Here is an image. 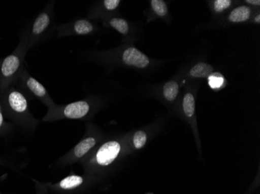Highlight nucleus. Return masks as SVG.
Here are the masks:
<instances>
[{
    "instance_id": "9b49d317",
    "label": "nucleus",
    "mask_w": 260,
    "mask_h": 194,
    "mask_svg": "<svg viewBox=\"0 0 260 194\" xmlns=\"http://www.w3.org/2000/svg\"><path fill=\"white\" fill-rule=\"evenodd\" d=\"M213 71L214 68L211 65L205 62H200L191 68L190 74L196 78H206L210 76L213 73Z\"/></svg>"
},
{
    "instance_id": "f3484780",
    "label": "nucleus",
    "mask_w": 260,
    "mask_h": 194,
    "mask_svg": "<svg viewBox=\"0 0 260 194\" xmlns=\"http://www.w3.org/2000/svg\"><path fill=\"white\" fill-rule=\"evenodd\" d=\"M147 135H146L144 131H138L135 133L134 138H133V141H134V145L137 149H140V148L144 147V145L147 142Z\"/></svg>"
},
{
    "instance_id": "b1692460",
    "label": "nucleus",
    "mask_w": 260,
    "mask_h": 194,
    "mask_svg": "<svg viewBox=\"0 0 260 194\" xmlns=\"http://www.w3.org/2000/svg\"><path fill=\"white\" fill-rule=\"evenodd\" d=\"M0 163H1V162H0Z\"/></svg>"
},
{
    "instance_id": "dca6fc26",
    "label": "nucleus",
    "mask_w": 260,
    "mask_h": 194,
    "mask_svg": "<svg viewBox=\"0 0 260 194\" xmlns=\"http://www.w3.org/2000/svg\"><path fill=\"white\" fill-rule=\"evenodd\" d=\"M152 8L157 15L164 17L168 14V7L162 0H151L150 1Z\"/></svg>"
},
{
    "instance_id": "f257e3e1",
    "label": "nucleus",
    "mask_w": 260,
    "mask_h": 194,
    "mask_svg": "<svg viewBox=\"0 0 260 194\" xmlns=\"http://www.w3.org/2000/svg\"><path fill=\"white\" fill-rule=\"evenodd\" d=\"M0 103L4 117L14 121V123L31 130L37 126V120L29 110L27 99L15 84L0 93Z\"/></svg>"
},
{
    "instance_id": "423d86ee",
    "label": "nucleus",
    "mask_w": 260,
    "mask_h": 194,
    "mask_svg": "<svg viewBox=\"0 0 260 194\" xmlns=\"http://www.w3.org/2000/svg\"><path fill=\"white\" fill-rule=\"evenodd\" d=\"M96 144L97 140L93 137H87L84 138L71 151H69L58 160L59 164L65 166L81 160L82 158H84L93 147L95 146Z\"/></svg>"
},
{
    "instance_id": "4be33fe9",
    "label": "nucleus",
    "mask_w": 260,
    "mask_h": 194,
    "mask_svg": "<svg viewBox=\"0 0 260 194\" xmlns=\"http://www.w3.org/2000/svg\"><path fill=\"white\" fill-rule=\"evenodd\" d=\"M246 3L249 4H252V5L259 6L260 1L259 0H247Z\"/></svg>"
},
{
    "instance_id": "f03ea898",
    "label": "nucleus",
    "mask_w": 260,
    "mask_h": 194,
    "mask_svg": "<svg viewBox=\"0 0 260 194\" xmlns=\"http://www.w3.org/2000/svg\"><path fill=\"white\" fill-rule=\"evenodd\" d=\"M28 49L27 36L23 34L15 50L0 60V93L17 81L24 68L25 57Z\"/></svg>"
},
{
    "instance_id": "7ed1b4c3",
    "label": "nucleus",
    "mask_w": 260,
    "mask_h": 194,
    "mask_svg": "<svg viewBox=\"0 0 260 194\" xmlns=\"http://www.w3.org/2000/svg\"><path fill=\"white\" fill-rule=\"evenodd\" d=\"M14 84L29 100L37 99L48 108L55 104L43 85L31 76L25 68L22 70Z\"/></svg>"
},
{
    "instance_id": "aec40b11",
    "label": "nucleus",
    "mask_w": 260,
    "mask_h": 194,
    "mask_svg": "<svg viewBox=\"0 0 260 194\" xmlns=\"http://www.w3.org/2000/svg\"><path fill=\"white\" fill-rule=\"evenodd\" d=\"M232 5L230 0H217L214 2V10L217 12H222Z\"/></svg>"
},
{
    "instance_id": "9d476101",
    "label": "nucleus",
    "mask_w": 260,
    "mask_h": 194,
    "mask_svg": "<svg viewBox=\"0 0 260 194\" xmlns=\"http://www.w3.org/2000/svg\"><path fill=\"white\" fill-rule=\"evenodd\" d=\"M84 183L83 177L78 175H70L59 181L56 184L53 185L52 187L56 190L70 191L80 187Z\"/></svg>"
},
{
    "instance_id": "39448f33",
    "label": "nucleus",
    "mask_w": 260,
    "mask_h": 194,
    "mask_svg": "<svg viewBox=\"0 0 260 194\" xmlns=\"http://www.w3.org/2000/svg\"><path fill=\"white\" fill-rule=\"evenodd\" d=\"M47 7L39 14L31 24L30 30L25 33L28 41V48L33 47L42 37L50 27L52 23V7Z\"/></svg>"
},
{
    "instance_id": "f8f14e48",
    "label": "nucleus",
    "mask_w": 260,
    "mask_h": 194,
    "mask_svg": "<svg viewBox=\"0 0 260 194\" xmlns=\"http://www.w3.org/2000/svg\"><path fill=\"white\" fill-rule=\"evenodd\" d=\"M251 10L249 7L242 6L235 9L229 16V20L234 23H239L248 20L250 17Z\"/></svg>"
},
{
    "instance_id": "5701e85b",
    "label": "nucleus",
    "mask_w": 260,
    "mask_h": 194,
    "mask_svg": "<svg viewBox=\"0 0 260 194\" xmlns=\"http://www.w3.org/2000/svg\"><path fill=\"white\" fill-rule=\"evenodd\" d=\"M255 21H256L257 23H260V16L259 15L257 16L256 18H255Z\"/></svg>"
},
{
    "instance_id": "ddd939ff",
    "label": "nucleus",
    "mask_w": 260,
    "mask_h": 194,
    "mask_svg": "<svg viewBox=\"0 0 260 194\" xmlns=\"http://www.w3.org/2000/svg\"><path fill=\"white\" fill-rule=\"evenodd\" d=\"M179 85L176 82L170 81L164 86L163 93L165 98L169 101H173L176 98L177 95L179 93Z\"/></svg>"
},
{
    "instance_id": "0eeeda50",
    "label": "nucleus",
    "mask_w": 260,
    "mask_h": 194,
    "mask_svg": "<svg viewBox=\"0 0 260 194\" xmlns=\"http://www.w3.org/2000/svg\"><path fill=\"white\" fill-rule=\"evenodd\" d=\"M121 151V144L119 141H109L102 144L98 150L95 161L100 166H108L114 163Z\"/></svg>"
},
{
    "instance_id": "6ab92c4d",
    "label": "nucleus",
    "mask_w": 260,
    "mask_h": 194,
    "mask_svg": "<svg viewBox=\"0 0 260 194\" xmlns=\"http://www.w3.org/2000/svg\"><path fill=\"white\" fill-rule=\"evenodd\" d=\"M210 87L213 88H219L223 82V76L220 73L212 74L209 78Z\"/></svg>"
},
{
    "instance_id": "a211bd4d",
    "label": "nucleus",
    "mask_w": 260,
    "mask_h": 194,
    "mask_svg": "<svg viewBox=\"0 0 260 194\" xmlns=\"http://www.w3.org/2000/svg\"><path fill=\"white\" fill-rule=\"evenodd\" d=\"M10 129H11V125L6 122L4 113H3L2 106L0 103V137L7 135Z\"/></svg>"
},
{
    "instance_id": "6e6552de",
    "label": "nucleus",
    "mask_w": 260,
    "mask_h": 194,
    "mask_svg": "<svg viewBox=\"0 0 260 194\" xmlns=\"http://www.w3.org/2000/svg\"><path fill=\"white\" fill-rule=\"evenodd\" d=\"M122 61L125 65L144 68L150 63L148 57L134 47H129L122 53Z\"/></svg>"
},
{
    "instance_id": "2eb2a0df",
    "label": "nucleus",
    "mask_w": 260,
    "mask_h": 194,
    "mask_svg": "<svg viewBox=\"0 0 260 194\" xmlns=\"http://www.w3.org/2000/svg\"><path fill=\"white\" fill-rule=\"evenodd\" d=\"M183 110L185 114L188 118L193 116L195 112V99L192 93H187L183 99Z\"/></svg>"
},
{
    "instance_id": "1a4fd4ad",
    "label": "nucleus",
    "mask_w": 260,
    "mask_h": 194,
    "mask_svg": "<svg viewBox=\"0 0 260 194\" xmlns=\"http://www.w3.org/2000/svg\"><path fill=\"white\" fill-rule=\"evenodd\" d=\"M70 30H71L70 33H73L74 34L87 35L93 31V26L88 20H79L74 22L71 27H68L67 25L62 26L58 30V34H61ZM70 33H69V34H70Z\"/></svg>"
},
{
    "instance_id": "20e7f679",
    "label": "nucleus",
    "mask_w": 260,
    "mask_h": 194,
    "mask_svg": "<svg viewBox=\"0 0 260 194\" xmlns=\"http://www.w3.org/2000/svg\"><path fill=\"white\" fill-rule=\"evenodd\" d=\"M90 109V105L85 100L74 102L62 106L55 104L48 108V112L43 121L52 122L60 120L82 119L88 114Z\"/></svg>"
},
{
    "instance_id": "412c9836",
    "label": "nucleus",
    "mask_w": 260,
    "mask_h": 194,
    "mask_svg": "<svg viewBox=\"0 0 260 194\" xmlns=\"http://www.w3.org/2000/svg\"><path fill=\"white\" fill-rule=\"evenodd\" d=\"M103 3L106 10L112 11L118 8L121 2L119 0H105Z\"/></svg>"
},
{
    "instance_id": "4468645a",
    "label": "nucleus",
    "mask_w": 260,
    "mask_h": 194,
    "mask_svg": "<svg viewBox=\"0 0 260 194\" xmlns=\"http://www.w3.org/2000/svg\"><path fill=\"white\" fill-rule=\"evenodd\" d=\"M109 24L112 28L115 29L122 34H127L129 31V26H128V22L124 19L115 17L109 21Z\"/></svg>"
}]
</instances>
